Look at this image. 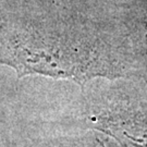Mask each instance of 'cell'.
<instances>
[{
    "instance_id": "1",
    "label": "cell",
    "mask_w": 147,
    "mask_h": 147,
    "mask_svg": "<svg viewBox=\"0 0 147 147\" xmlns=\"http://www.w3.org/2000/svg\"><path fill=\"white\" fill-rule=\"evenodd\" d=\"M0 64L19 78L42 74L83 85L95 76L120 75L108 48L86 27L16 23L0 32Z\"/></svg>"
}]
</instances>
